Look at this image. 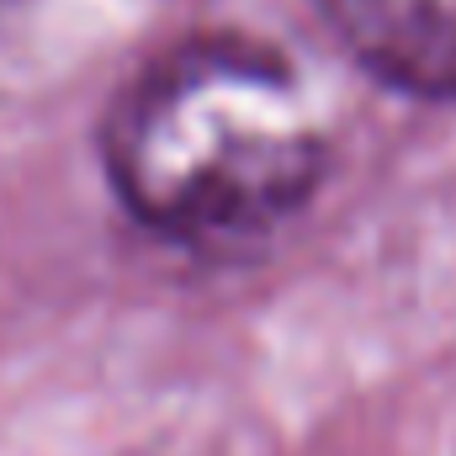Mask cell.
Returning a JSON list of instances; mask_svg holds the SVG:
<instances>
[{
    "label": "cell",
    "mask_w": 456,
    "mask_h": 456,
    "mask_svg": "<svg viewBox=\"0 0 456 456\" xmlns=\"http://www.w3.org/2000/svg\"><path fill=\"white\" fill-rule=\"evenodd\" d=\"M107 165L133 218L191 249H249L324 175V133L281 53L197 37L112 112Z\"/></svg>",
    "instance_id": "cell-1"
},
{
    "label": "cell",
    "mask_w": 456,
    "mask_h": 456,
    "mask_svg": "<svg viewBox=\"0 0 456 456\" xmlns=\"http://www.w3.org/2000/svg\"><path fill=\"white\" fill-rule=\"evenodd\" d=\"M345 48L409 96H456V0H319Z\"/></svg>",
    "instance_id": "cell-2"
}]
</instances>
